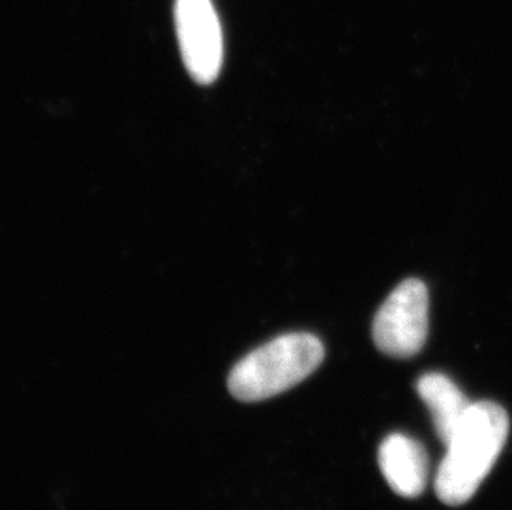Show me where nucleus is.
Wrapping results in <instances>:
<instances>
[{"instance_id":"nucleus-5","label":"nucleus","mask_w":512,"mask_h":510,"mask_svg":"<svg viewBox=\"0 0 512 510\" xmlns=\"http://www.w3.org/2000/svg\"><path fill=\"white\" fill-rule=\"evenodd\" d=\"M378 464L388 486L398 496H420L428 481V456L416 439L405 434H390L378 451Z\"/></svg>"},{"instance_id":"nucleus-3","label":"nucleus","mask_w":512,"mask_h":510,"mask_svg":"<svg viewBox=\"0 0 512 510\" xmlns=\"http://www.w3.org/2000/svg\"><path fill=\"white\" fill-rule=\"evenodd\" d=\"M430 297L418 279H406L393 290L373 320V342L388 357H415L428 337Z\"/></svg>"},{"instance_id":"nucleus-2","label":"nucleus","mask_w":512,"mask_h":510,"mask_svg":"<svg viewBox=\"0 0 512 510\" xmlns=\"http://www.w3.org/2000/svg\"><path fill=\"white\" fill-rule=\"evenodd\" d=\"M324 357L315 335L287 333L242 358L229 373V391L244 403L269 400L312 375Z\"/></svg>"},{"instance_id":"nucleus-6","label":"nucleus","mask_w":512,"mask_h":510,"mask_svg":"<svg viewBox=\"0 0 512 510\" xmlns=\"http://www.w3.org/2000/svg\"><path fill=\"white\" fill-rule=\"evenodd\" d=\"M416 390L430 409L436 433L443 443H448L451 434L455 433V429L471 406L468 398L459 390L455 381L441 373L421 376L416 383Z\"/></svg>"},{"instance_id":"nucleus-4","label":"nucleus","mask_w":512,"mask_h":510,"mask_svg":"<svg viewBox=\"0 0 512 510\" xmlns=\"http://www.w3.org/2000/svg\"><path fill=\"white\" fill-rule=\"evenodd\" d=\"M174 20L189 75L209 85L223 67V32L211 0H176Z\"/></svg>"},{"instance_id":"nucleus-1","label":"nucleus","mask_w":512,"mask_h":510,"mask_svg":"<svg viewBox=\"0 0 512 510\" xmlns=\"http://www.w3.org/2000/svg\"><path fill=\"white\" fill-rule=\"evenodd\" d=\"M509 434V416L504 408L479 401L468 411L446 443L448 451L436 472L435 489L441 502L463 506L498 461Z\"/></svg>"}]
</instances>
